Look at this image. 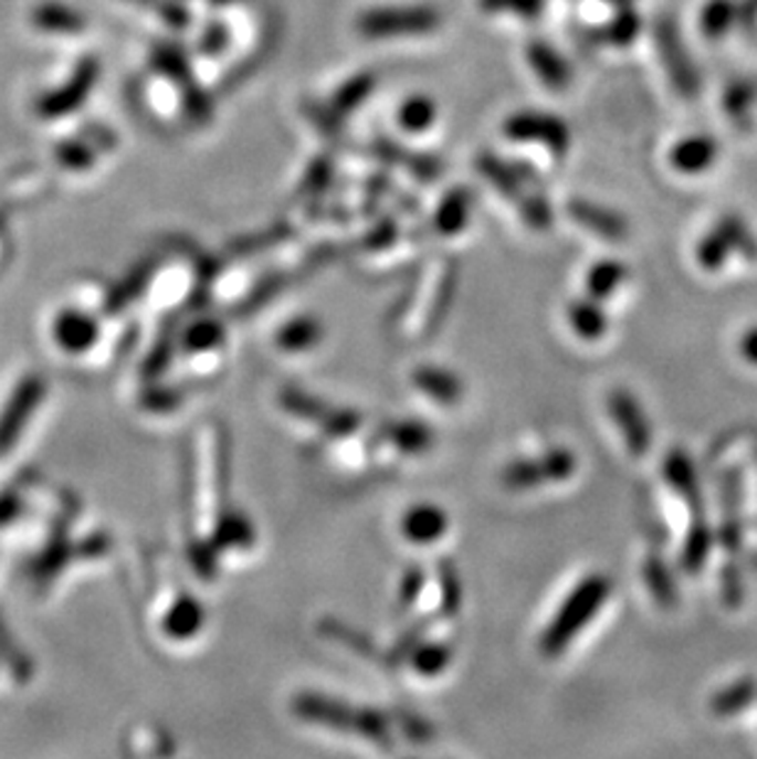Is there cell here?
<instances>
[{
    "mask_svg": "<svg viewBox=\"0 0 757 759\" xmlns=\"http://www.w3.org/2000/svg\"><path fill=\"white\" fill-rule=\"evenodd\" d=\"M423 582H425V573L421 568H409L401 578V588H399V602L403 610H409L419 600L421 590H423Z\"/></svg>",
    "mask_w": 757,
    "mask_h": 759,
    "instance_id": "cell-30",
    "label": "cell"
},
{
    "mask_svg": "<svg viewBox=\"0 0 757 759\" xmlns=\"http://www.w3.org/2000/svg\"><path fill=\"white\" fill-rule=\"evenodd\" d=\"M612 592V580L602 573H592L583 578L578 586L568 592L561 608L554 614L551 624L542 634V652L546 656L564 654L570 642L586 630L590 620L602 610Z\"/></svg>",
    "mask_w": 757,
    "mask_h": 759,
    "instance_id": "cell-1",
    "label": "cell"
},
{
    "mask_svg": "<svg viewBox=\"0 0 757 759\" xmlns=\"http://www.w3.org/2000/svg\"><path fill=\"white\" fill-rule=\"evenodd\" d=\"M740 355H743L745 361H748V365L757 367V327L748 329V333L743 335V339H740Z\"/></svg>",
    "mask_w": 757,
    "mask_h": 759,
    "instance_id": "cell-31",
    "label": "cell"
},
{
    "mask_svg": "<svg viewBox=\"0 0 757 759\" xmlns=\"http://www.w3.org/2000/svg\"><path fill=\"white\" fill-rule=\"evenodd\" d=\"M628 281V268L620 261H598L596 266L588 271L586 276V291L590 298L606 301L610 295L620 291V285Z\"/></svg>",
    "mask_w": 757,
    "mask_h": 759,
    "instance_id": "cell-19",
    "label": "cell"
},
{
    "mask_svg": "<svg viewBox=\"0 0 757 759\" xmlns=\"http://www.w3.org/2000/svg\"><path fill=\"white\" fill-rule=\"evenodd\" d=\"M470 192L465 187H458V190L448 192L443 197V202L438 204L435 209V217H433V224L435 231L443 236H458L463 234V229L467 226V219H470Z\"/></svg>",
    "mask_w": 757,
    "mask_h": 759,
    "instance_id": "cell-15",
    "label": "cell"
},
{
    "mask_svg": "<svg viewBox=\"0 0 757 759\" xmlns=\"http://www.w3.org/2000/svg\"><path fill=\"white\" fill-rule=\"evenodd\" d=\"M381 435L403 455H423L435 443V433L421 421L389 423Z\"/></svg>",
    "mask_w": 757,
    "mask_h": 759,
    "instance_id": "cell-13",
    "label": "cell"
},
{
    "mask_svg": "<svg viewBox=\"0 0 757 759\" xmlns=\"http://www.w3.org/2000/svg\"><path fill=\"white\" fill-rule=\"evenodd\" d=\"M578 460L566 447L546 450L539 457L514 460L502 470V484L512 492H529L546 482H566L576 475Z\"/></svg>",
    "mask_w": 757,
    "mask_h": 759,
    "instance_id": "cell-4",
    "label": "cell"
},
{
    "mask_svg": "<svg viewBox=\"0 0 757 759\" xmlns=\"http://www.w3.org/2000/svg\"><path fill=\"white\" fill-rule=\"evenodd\" d=\"M453 654L455 649L450 646L448 642H419L409 654V664L416 671V674H421L425 678H433V676H441L443 671L453 662Z\"/></svg>",
    "mask_w": 757,
    "mask_h": 759,
    "instance_id": "cell-18",
    "label": "cell"
},
{
    "mask_svg": "<svg viewBox=\"0 0 757 759\" xmlns=\"http://www.w3.org/2000/svg\"><path fill=\"white\" fill-rule=\"evenodd\" d=\"M320 630H323L327 636H333V640L343 642V644L349 646V649H355V652L361 654V656H369V658H375V656H377V649L369 644L367 636H361L357 630H353V626H347V624L337 622V620H325V622L320 624Z\"/></svg>",
    "mask_w": 757,
    "mask_h": 759,
    "instance_id": "cell-28",
    "label": "cell"
},
{
    "mask_svg": "<svg viewBox=\"0 0 757 759\" xmlns=\"http://www.w3.org/2000/svg\"><path fill=\"white\" fill-rule=\"evenodd\" d=\"M448 514L435 504H416L401 519V534L413 546H433L448 534Z\"/></svg>",
    "mask_w": 757,
    "mask_h": 759,
    "instance_id": "cell-8",
    "label": "cell"
},
{
    "mask_svg": "<svg viewBox=\"0 0 757 759\" xmlns=\"http://www.w3.org/2000/svg\"><path fill=\"white\" fill-rule=\"evenodd\" d=\"M755 698H757L755 678H740L738 684L721 688L716 696L711 698V713L718 715V718H728V715H735L753 706Z\"/></svg>",
    "mask_w": 757,
    "mask_h": 759,
    "instance_id": "cell-22",
    "label": "cell"
},
{
    "mask_svg": "<svg viewBox=\"0 0 757 759\" xmlns=\"http://www.w3.org/2000/svg\"><path fill=\"white\" fill-rule=\"evenodd\" d=\"M291 708L305 723L361 735L365 740L383 747V750H391L393 747L389 720L383 718L379 710L347 706V703L320 696V693H298V696L293 698Z\"/></svg>",
    "mask_w": 757,
    "mask_h": 759,
    "instance_id": "cell-2",
    "label": "cell"
},
{
    "mask_svg": "<svg viewBox=\"0 0 757 759\" xmlns=\"http://www.w3.org/2000/svg\"><path fill=\"white\" fill-rule=\"evenodd\" d=\"M755 536H757V531H755Z\"/></svg>",
    "mask_w": 757,
    "mask_h": 759,
    "instance_id": "cell-32",
    "label": "cell"
},
{
    "mask_svg": "<svg viewBox=\"0 0 757 759\" xmlns=\"http://www.w3.org/2000/svg\"><path fill=\"white\" fill-rule=\"evenodd\" d=\"M568 325L580 339H586V342L602 339L610 327L608 315L600 307V301L590 298V295L583 301H576L568 305Z\"/></svg>",
    "mask_w": 757,
    "mask_h": 759,
    "instance_id": "cell-12",
    "label": "cell"
},
{
    "mask_svg": "<svg viewBox=\"0 0 757 759\" xmlns=\"http://www.w3.org/2000/svg\"><path fill=\"white\" fill-rule=\"evenodd\" d=\"M441 580H443V586H441L443 612L455 614L460 610V578L448 560H443V566H441Z\"/></svg>",
    "mask_w": 757,
    "mask_h": 759,
    "instance_id": "cell-29",
    "label": "cell"
},
{
    "mask_svg": "<svg viewBox=\"0 0 757 759\" xmlns=\"http://www.w3.org/2000/svg\"><path fill=\"white\" fill-rule=\"evenodd\" d=\"M254 541H256V529L244 512H224L222 514V519H219V526H217V544L219 546L246 551V548L254 546Z\"/></svg>",
    "mask_w": 757,
    "mask_h": 759,
    "instance_id": "cell-21",
    "label": "cell"
},
{
    "mask_svg": "<svg viewBox=\"0 0 757 759\" xmlns=\"http://www.w3.org/2000/svg\"><path fill=\"white\" fill-rule=\"evenodd\" d=\"M219 345H224V325H219L217 320L194 323L188 329V335H185V347H188V351H210Z\"/></svg>",
    "mask_w": 757,
    "mask_h": 759,
    "instance_id": "cell-27",
    "label": "cell"
},
{
    "mask_svg": "<svg viewBox=\"0 0 757 759\" xmlns=\"http://www.w3.org/2000/svg\"><path fill=\"white\" fill-rule=\"evenodd\" d=\"M664 477L669 484H672V489L679 494V497L688 502L691 509H694L698 516H704L701 514V492H698L696 472L694 467H691V460L684 450H672V453L666 455Z\"/></svg>",
    "mask_w": 757,
    "mask_h": 759,
    "instance_id": "cell-11",
    "label": "cell"
},
{
    "mask_svg": "<svg viewBox=\"0 0 757 759\" xmlns=\"http://www.w3.org/2000/svg\"><path fill=\"white\" fill-rule=\"evenodd\" d=\"M443 18L431 6L369 8L357 18V35L365 40H403L433 35Z\"/></svg>",
    "mask_w": 757,
    "mask_h": 759,
    "instance_id": "cell-3",
    "label": "cell"
},
{
    "mask_svg": "<svg viewBox=\"0 0 757 759\" xmlns=\"http://www.w3.org/2000/svg\"><path fill=\"white\" fill-rule=\"evenodd\" d=\"M526 62H529L536 80L548 86V89H564L568 84V64L564 62L561 54L554 48H548L546 42H529V45H526Z\"/></svg>",
    "mask_w": 757,
    "mask_h": 759,
    "instance_id": "cell-10",
    "label": "cell"
},
{
    "mask_svg": "<svg viewBox=\"0 0 757 759\" xmlns=\"http://www.w3.org/2000/svg\"><path fill=\"white\" fill-rule=\"evenodd\" d=\"M568 214L574 217L578 224H583L588 231H592V234H598L602 239L620 241L624 239V234H628V226H624V222L618 214H610L596 204L574 200V202H568Z\"/></svg>",
    "mask_w": 757,
    "mask_h": 759,
    "instance_id": "cell-14",
    "label": "cell"
},
{
    "mask_svg": "<svg viewBox=\"0 0 757 759\" xmlns=\"http://www.w3.org/2000/svg\"><path fill=\"white\" fill-rule=\"evenodd\" d=\"M544 0H480L487 15H509L519 20H534L542 15Z\"/></svg>",
    "mask_w": 757,
    "mask_h": 759,
    "instance_id": "cell-26",
    "label": "cell"
},
{
    "mask_svg": "<svg viewBox=\"0 0 757 759\" xmlns=\"http://www.w3.org/2000/svg\"><path fill=\"white\" fill-rule=\"evenodd\" d=\"M438 120V106L431 96H411L397 108V124L406 134H425Z\"/></svg>",
    "mask_w": 757,
    "mask_h": 759,
    "instance_id": "cell-20",
    "label": "cell"
},
{
    "mask_svg": "<svg viewBox=\"0 0 757 759\" xmlns=\"http://www.w3.org/2000/svg\"><path fill=\"white\" fill-rule=\"evenodd\" d=\"M204 626V608L190 595L175 600L166 614V632L175 640H190Z\"/></svg>",
    "mask_w": 757,
    "mask_h": 759,
    "instance_id": "cell-17",
    "label": "cell"
},
{
    "mask_svg": "<svg viewBox=\"0 0 757 759\" xmlns=\"http://www.w3.org/2000/svg\"><path fill=\"white\" fill-rule=\"evenodd\" d=\"M323 339V325L320 320H315L313 315H298L293 320L285 323L278 335L276 345L283 351H291V355H298V351H308Z\"/></svg>",
    "mask_w": 757,
    "mask_h": 759,
    "instance_id": "cell-16",
    "label": "cell"
},
{
    "mask_svg": "<svg viewBox=\"0 0 757 759\" xmlns=\"http://www.w3.org/2000/svg\"><path fill=\"white\" fill-rule=\"evenodd\" d=\"M375 74H357L349 80L343 89H339V94L335 96V102H333V112L335 114H353V108H357L359 104H365L371 89H375Z\"/></svg>",
    "mask_w": 757,
    "mask_h": 759,
    "instance_id": "cell-23",
    "label": "cell"
},
{
    "mask_svg": "<svg viewBox=\"0 0 757 759\" xmlns=\"http://www.w3.org/2000/svg\"><path fill=\"white\" fill-rule=\"evenodd\" d=\"M644 580H646V588L652 590V595L662 604V608H672V604H676V588L660 558L646 560Z\"/></svg>",
    "mask_w": 757,
    "mask_h": 759,
    "instance_id": "cell-25",
    "label": "cell"
},
{
    "mask_svg": "<svg viewBox=\"0 0 757 759\" xmlns=\"http://www.w3.org/2000/svg\"><path fill=\"white\" fill-rule=\"evenodd\" d=\"M413 387L421 393H425L428 399H433L438 403L453 405L463 399V381L455 377L453 371L438 369V367H419L411 373Z\"/></svg>",
    "mask_w": 757,
    "mask_h": 759,
    "instance_id": "cell-9",
    "label": "cell"
},
{
    "mask_svg": "<svg viewBox=\"0 0 757 759\" xmlns=\"http://www.w3.org/2000/svg\"><path fill=\"white\" fill-rule=\"evenodd\" d=\"M281 409L285 413H291L293 418H301V421H311L330 438H347L357 433L361 428V415L357 411L349 409H330L325 401L315 399V396L298 391V389H283L281 396Z\"/></svg>",
    "mask_w": 757,
    "mask_h": 759,
    "instance_id": "cell-5",
    "label": "cell"
},
{
    "mask_svg": "<svg viewBox=\"0 0 757 759\" xmlns=\"http://www.w3.org/2000/svg\"><path fill=\"white\" fill-rule=\"evenodd\" d=\"M708 551H711V531L704 524V519H696L694 529H691L686 546H684V568L688 570V573H698V570L704 568Z\"/></svg>",
    "mask_w": 757,
    "mask_h": 759,
    "instance_id": "cell-24",
    "label": "cell"
},
{
    "mask_svg": "<svg viewBox=\"0 0 757 759\" xmlns=\"http://www.w3.org/2000/svg\"><path fill=\"white\" fill-rule=\"evenodd\" d=\"M608 413L616 421L630 455L642 457L652 445V431L644 411L640 409V401L630 391L612 389L608 393Z\"/></svg>",
    "mask_w": 757,
    "mask_h": 759,
    "instance_id": "cell-6",
    "label": "cell"
},
{
    "mask_svg": "<svg viewBox=\"0 0 757 759\" xmlns=\"http://www.w3.org/2000/svg\"><path fill=\"white\" fill-rule=\"evenodd\" d=\"M504 136L512 143H539V146L548 148L551 152H564L568 134L561 120L548 116V114H536V112H519L512 114L504 120Z\"/></svg>",
    "mask_w": 757,
    "mask_h": 759,
    "instance_id": "cell-7",
    "label": "cell"
}]
</instances>
